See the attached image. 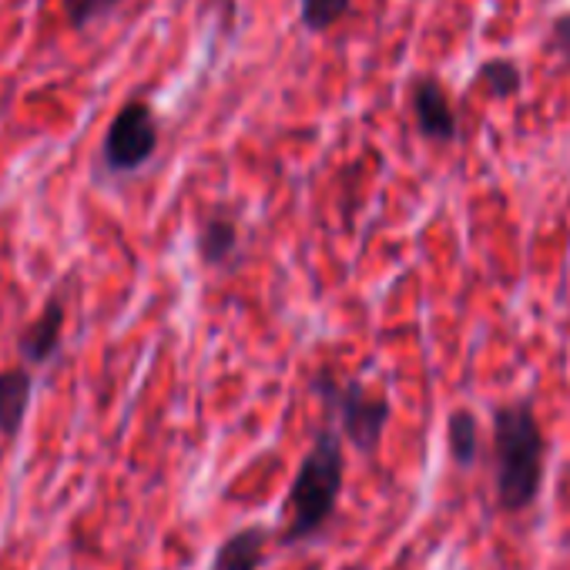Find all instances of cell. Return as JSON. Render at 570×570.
<instances>
[{"mask_svg":"<svg viewBox=\"0 0 570 570\" xmlns=\"http://www.w3.org/2000/svg\"><path fill=\"white\" fill-rule=\"evenodd\" d=\"M543 433L530 403L493 413V483L503 510H527L543 483Z\"/></svg>","mask_w":570,"mask_h":570,"instance_id":"6da1fadb","label":"cell"},{"mask_svg":"<svg viewBox=\"0 0 570 570\" xmlns=\"http://www.w3.org/2000/svg\"><path fill=\"white\" fill-rule=\"evenodd\" d=\"M346 480V456L343 440L333 426L320 430L316 443L299 463V473L289 487V527L282 540L296 543L323 530V523L336 513L340 493Z\"/></svg>","mask_w":570,"mask_h":570,"instance_id":"7a4b0ae2","label":"cell"},{"mask_svg":"<svg viewBox=\"0 0 570 570\" xmlns=\"http://www.w3.org/2000/svg\"><path fill=\"white\" fill-rule=\"evenodd\" d=\"M316 393L336 413L346 440H353V446L360 453H373L380 446L383 430L390 423V400L383 393H370L356 380L340 383V380H333L326 373L316 380Z\"/></svg>","mask_w":570,"mask_h":570,"instance_id":"3957f363","label":"cell"},{"mask_svg":"<svg viewBox=\"0 0 570 570\" xmlns=\"http://www.w3.org/2000/svg\"><path fill=\"white\" fill-rule=\"evenodd\" d=\"M158 151V118L148 101H125L101 141V168L108 175H135Z\"/></svg>","mask_w":570,"mask_h":570,"instance_id":"277c9868","label":"cell"},{"mask_svg":"<svg viewBox=\"0 0 570 570\" xmlns=\"http://www.w3.org/2000/svg\"><path fill=\"white\" fill-rule=\"evenodd\" d=\"M410 105H413V118L423 138L430 141H453L456 138V115L450 108V98L443 91V85L436 78H416L413 91H410Z\"/></svg>","mask_w":570,"mask_h":570,"instance_id":"5b68a950","label":"cell"},{"mask_svg":"<svg viewBox=\"0 0 570 570\" xmlns=\"http://www.w3.org/2000/svg\"><path fill=\"white\" fill-rule=\"evenodd\" d=\"M65 320H68V309L61 299H51L35 320L31 326L18 336V353L28 366H45L58 356L61 350V340H65Z\"/></svg>","mask_w":570,"mask_h":570,"instance_id":"8992f818","label":"cell"},{"mask_svg":"<svg viewBox=\"0 0 570 570\" xmlns=\"http://www.w3.org/2000/svg\"><path fill=\"white\" fill-rule=\"evenodd\" d=\"M31 396H35V376L28 363L0 370V436L14 440L24 430Z\"/></svg>","mask_w":570,"mask_h":570,"instance_id":"52a82bcc","label":"cell"},{"mask_svg":"<svg viewBox=\"0 0 570 570\" xmlns=\"http://www.w3.org/2000/svg\"><path fill=\"white\" fill-rule=\"evenodd\" d=\"M265 543H268L265 527H245L218 547L212 570H258L265 560Z\"/></svg>","mask_w":570,"mask_h":570,"instance_id":"ba28073f","label":"cell"},{"mask_svg":"<svg viewBox=\"0 0 570 570\" xmlns=\"http://www.w3.org/2000/svg\"><path fill=\"white\" fill-rule=\"evenodd\" d=\"M238 252V225L228 215H212L205 218L198 232V255L205 265H225Z\"/></svg>","mask_w":570,"mask_h":570,"instance_id":"9c48e42d","label":"cell"},{"mask_svg":"<svg viewBox=\"0 0 570 570\" xmlns=\"http://www.w3.org/2000/svg\"><path fill=\"white\" fill-rule=\"evenodd\" d=\"M446 440H450V453L460 466H473L480 456V426L473 420V413L456 410L446 423Z\"/></svg>","mask_w":570,"mask_h":570,"instance_id":"30bf717a","label":"cell"},{"mask_svg":"<svg viewBox=\"0 0 570 570\" xmlns=\"http://www.w3.org/2000/svg\"><path fill=\"white\" fill-rule=\"evenodd\" d=\"M520 68L510 61V58H493V61H487L480 71H476V85L490 95V98H497V101H503V98H513L517 91H520Z\"/></svg>","mask_w":570,"mask_h":570,"instance_id":"8fae6325","label":"cell"},{"mask_svg":"<svg viewBox=\"0 0 570 570\" xmlns=\"http://www.w3.org/2000/svg\"><path fill=\"white\" fill-rule=\"evenodd\" d=\"M350 4L353 0H303L299 14H303L306 31H330L350 14Z\"/></svg>","mask_w":570,"mask_h":570,"instance_id":"7c38bea8","label":"cell"},{"mask_svg":"<svg viewBox=\"0 0 570 570\" xmlns=\"http://www.w3.org/2000/svg\"><path fill=\"white\" fill-rule=\"evenodd\" d=\"M118 4H125V0H65V18L75 31H85L95 21L108 18Z\"/></svg>","mask_w":570,"mask_h":570,"instance_id":"4fadbf2b","label":"cell"},{"mask_svg":"<svg viewBox=\"0 0 570 570\" xmlns=\"http://www.w3.org/2000/svg\"><path fill=\"white\" fill-rule=\"evenodd\" d=\"M553 41H557L560 55L570 61V14H563V18L553 21Z\"/></svg>","mask_w":570,"mask_h":570,"instance_id":"5bb4252c","label":"cell"}]
</instances>
